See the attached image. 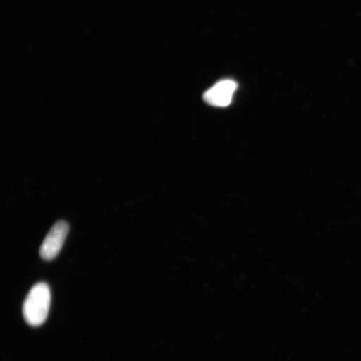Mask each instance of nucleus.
<instances>
[{"label": "nucleus", "mask_w": 361, "mask_h": 361, "mask_svg": "<svg viewBox=\"0 0 361 361\" xmlns=\"http://www.w3.org/2000/svg\"><path fill=\"white\" fill-rule=\"evenodd\" d=\"M68 232L69 224L65 221H59L53 226L40 247L39 255L43 259L51 261L56 258L64 245Z\"/></svg>", "instance_id": "nucleus-2"}, {"label": "nucleus", "mask_w": 361, "mask_h": 361, "mask_svg": "<svg viewBox=\"0 0 361 361\" xmlns=\"http://www.w3.org/2000/svg\"><path fill=\"white\" fill-rule=\"evenodd\" d=\"M238 88L235 81L232 80H221L213 87L207 90L203 94L204 101L210 106L226 107L231 104L234 92Z\"/></svg>", "instance_id": "nucleus-3"}, {"label": "nucleus", "mask_w": 361, "mask_h": 361, "mask_svg": "<svg viewBox=\"0 0 361 361\" xmlns=\"http://www.w3.org/2000/svg\"><path fill=\"white\" fill-rule=\"evenodd\" d=\"M51 300V290L48 284H35L23 305V315L26 323L33 327L42 326L47 319Z\"/></svg>", "instance_id": "nucleus-1"}]
</instances>
